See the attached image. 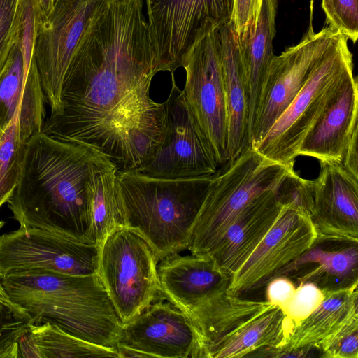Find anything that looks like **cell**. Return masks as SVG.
<instances>
[{
  "instance_id": "1",
  "label": "cell",
  "mask_w": 358,
  "mask_h": 358,
  "mask_svg": "<svg viewBox=\"0 0 358 358\" xmlns=\"http://www.w3.org/2000/svg\"><path fill=\"white\" fill-rule=\"evenodd\" d=\"M161 71L143 0H102L66 71L62 108L42 131L106 157L117 171H138L162 142L164 103L150 96Z\"/></svg>"
},
{
  "instance_id": "2",
  "label": "cell",
  "mask_w": 358,
  "mask_h": 358,
  "mask_svg": "<svg viewBox=\"0 0 358 358\" xmlns=\"http://www.w3.org/2000/svg\"><path fill=\"white\" fill-rule=\"evenodd\" d=\"M98 152L42 131L31 136L24 144L17 184L7 201L20 227L92 243L87 182L90 162Z\"/></svg>"
},
{
  "instance_id": "3",
  "label": "cell",
  "mask_w": 358,
  "mask_h": 358,
  "mask_svg": "<svg viewBox=\"0 0 358 358\" xmlns=\"http://www.w3.org/2000/svg\"><path fill=\"white\" fill-rule=\"evenodd\" d=\"M1 282L30 323L48 322L90 342L115 348L123 323L97 273L28 271L8 274Z\"/></svg>"
},
{
  "instance_id": "4",
  "label": "cell",
  "mask_w": 358,
  "mask_h": 358,
  "mask_svg": "<svg viewBox=\"0 0 358 358\" xmlns=\"http://www.w3.org/2000/svg\"><path fill=\"white\" fill-rule=\"evenodd\" d=\"M213 176L169 179L117 171L124 226L141 234L159 260L187 250Z\"/></svg>"
},
{
  "instance_id": "5",
  "label": "cell",
  "mask_w": 358,
  "mask_h": 358,
  "mask_svg": "<svg viewBox=\"0 0 358 358\" xmlns=\"http://www.w3.org/2000/svg\"><path fill=\"white\" fill-rule=\"evenodd\" d=\"M292 170L266 160L252 146L220 166L194 222L187 250L208 255L239 212L259 194L275 190Z\"/></svg>"
},
{
  "instance_id": "6",
  "label": "cell",
  "mask_w": 358,
  "mask_h": 358,
  "mask_svg": "<svg viewBox=\"0 0 358 358\" xmlns=\"http://www.w3.org/2000/svg\"><path fill=\"white\" fill-rule=\"evenodd\" d=\"M341 34L263 138L252 147L264 159L294 169L299 148L336 93L353 76V59Z\"/></svg>"
},
{
  "instance_id": "7",
  "label": "cell",
  "mask_w": 358,
  "mask_h": 358,
  "mask_svg": "<svg viewBox=\"0 0 358 358\" xmlns=\"http://www.w3.org/2000/svg\"><path fill=\"white\" fill-rule=\"evenodd\" d=\"M159 261L146 239L126 226L99 245L97 274L123 324L161 299Z\"/></svg>"
},
{
  "instance_id": "8",
  "label": "cell",
  "mask_w": 358,
  "mask_h": 358,
  "mask_svg": "<svg viewBox=\"0 0 358 358\" xmlns=\"http://www.w3.org/2000/svg\"><path fill=\"white\" fill-rule=\"evenodd\" d=\"M161 71L174 72L203 35L231 22L234 0H145Z\"/></svg>"
},
{
  "instance_id": "9",
  "label": "cell",
  "mask_w": 358,
  "mask_h": 358,
  "mask_svg": "<svg viewBox=\"0 0 358 358\" xmlns=\"http://www.w3.org/2000/svg\"><path fill=\"white\" fill-rule=\"evenodd\" d=\"M171 89L163 103L165 131L162 142L136 171L162 178L213 176L220 167L215 152L192 113L174 72Z\"/></svg>"
},
{
  "instance_id": "10",
  "label": "cell",
  "mask_w": 358,
  "mask_h": 358,
  "mask_svg": "<svg viewBox=\"0 0 358 358\" xmlns=\"http://www.w3.org/2000/svg\"><path fill=\"white\" fill-rule=\"evenodd\" d=\"M185 101L222 166L229 161L219 28L203 35L184 57Z\"/></svg>"
},
{
  "instance_id": "11",
  "label": "cell",
  "mask_w": 358,
  "mask_h": 358,
  "mask_svg": "<svg viewBox=\"0 0 358 358\" xmlns=\"http://www.w3.org/2000/svg\"><path fill=\"white\" fill-rule=\"evenodd\" d=\"M340 34L329 25L315 32L310 18L308 30L301 41L280 55H274L262 85L250 129V146L266 134Z\"/></svg>"
},
{
  "instance_id": "12",
  "label": "cell",
  "mask_w": 358,
  "mask_h": 358,
  "mask_svg": "<svg viewBox=\"0 0 358 358\" xmlns=\"http://www.w3.org/2000/svg\"><path fill=\"white\" fill-rule=\"evenodd\" d=\"M102 0H55L50 13L41 14L34 58L50 115L59 113L66 71L80 39Z\"/></svg>"
},
{
  "instance_id": "13",
  "label": "cell",
  "mask_w": 358,
  "mask_h": 358,
  "mask_svg": "<svg viewBox=\"0 0 358 358\" xmlns=\"http://www.w3.org/2000/svg\"><path fill=\"white\" fill-rule=\"evenodd\" d=\"M99 246L51 231L20 227L0 236V271H48L68 275L97 273Z\"/></svg>"
},
{
  "instance_id": "14",
  "label": "cell",
  "mask_w": 358,
  "mask_h": 358,
  "mask_svg": "<svg viewBox=\"0 0 358 358\" xmlns=\"http://www.w3.org/2000/svg\"><path fill=\"white\" fill-rule=\"evenodd\" d=\"M317 242L309 213L298 206L283 204L262 241L232 275L227 293L239 296L260 287Z\"/></svg>"
},
{
  "instance_id": "15",
  "label": "cell",
  "mask_w": 358,
  "mask_h": 358,
  "mask_svg": "<svg viewBox=\"0 0 358 358\" xmlns=\"http://www.w3.org/2000/svg\"><path fill=\"white\" fill-rule=\"evenodd\" d=\"M117 343L145 357L202 358L199 336L189 317L162 299L124 323Z\"/></svg>"
},
{
  "instance_id": "16",
  "label": "cell",
  "mask_w": 358,
  "mask_h": 358,
  "mask_svg": "<svg viewBox=\"0 0 358 358\" xmlns=\"http://www.w3.org/2000/svg\"><path fill=\"white\" fill-rule=\"evenodd\" d=\"M310 217L317 242L358 243V177L340 162H320Z\"/></svg>"
},
{
  "instance_id": "17",
  "label": "cell",
  "mask_w": 358,
  "mask_h": 358,
  "mask_svg": "<svg viewBox=\"0 0 358 358\" xmlns=\"http://www.w3.org/2000/svg\"><path fill=\"white\" fill-rule=\"evenodd\" d=\"M45 99L34 63L24 76V63L19 44L14 41L0 71V132L18 116V132L26 143L43 130Z\"/></svg>"
},
{
  "instance_id": "18",
  "label": "cell",
  "mask_w": 358,
  "mask_h": 358,
  "mask_svg": "<svg viewBox=\"0 0 358 358\" xmlns=\"http://www.w3.org/2000/svg\"><path fill=\"white\" fill-rule=\"evenodd\" d=\"M157 273L161 299L184 313L210 296L227 292L232 277L208 255L180 252L160 259Z\"/></svg>"
},
{
  "instance_id": "19",
  "label": "cell",
  "mask_w": 358,
  "mask_h": 358,
  "mask_svg": "<svg viewBox=\"0 0 358 358\" xmlns=\"http://www.w3.org/2000/svg\"><path fill=\"white\" fill-rule=\"evenodd\" d=\"M358 132V85L354 75L342 85L334 99L304 138L298 155L322 162L341 163L352 136Z\"/></svg>"
},
{
  "instance_id": "20",
  "label": "cell",
  "mask_w": 358,
  "mask_h": 358,
  "mask_svg": "<svg viewBox=\"0 0 358 358\" xmlns=\"http://www.w3.org/2000/svg\"><path fill=\"white\" fill-rule=\"evenodd\" d=\"M282 206L275 190L255 197L236 216L208 256L233 275L271 228Z\"/></svg>"
},
{
  "instance_id": "21",
  "label": "cell",
  "mask_w": 358,
  "mask_h": 358,
  "mask_svg": "<svg viewBox=\"0 0 358 358\" xmlns=\"http://www.w3.org/2000/svg\"><path fill=\"white\" fill-rule=\"evenodd\" d=\"M227 124L229 161L248 146L249 101L239 38L231 23L219 28Z\"/></svg>"
},
{
  "instance_id": "22",
  "label": "cell",
  "mask_w": 358,
  "mask_h": 358,
  "mask_svg": "<svg viewBox=\"0 0 358 358\" xmlns=\"http://www.w3.org/2000/svg\"><path fill=\"white\" fill-rule=\"evenodd\" d=\"M357 287L358 282L345 287L324 289L321 304L294 327L287 343L279 350L311 346L322 353L339 334L358 323Z\"/></svg>"
},
{
  "instance_id": "23",
  "label": "cell",
  "mask_w": 358,
  "mask_h": 358,
  "mask_svg": "<svg viewBox=\"0 0 358 358\" xmlns=\"http://www.w3.org/2000/svg\"><path fill=\"white\" fill-rule=\"evenodd\" d=\"M273 308L266 301L244 299L224 292L200 302L185 313L197 331L201 357L207 358L211 348L227 334L256 315Z\"/></svg>"
},
{
  "instance_id": "24",
  "label": "cell",
  "mask_w": 358,
  "mask_h": 358,
  "mask_svg": "<svg viewBox=\"0 0 358 358\" xmlns=\"http://www.w3.org/2000/svg\"><path fill=\"white\" fill-rule=\"evenodd\" d=\"M294 324L279 308L260 313L234 329L209 350L207 358L249 357L265 348L280 349L287 343Z\"/></svg>"
},
{
  "instance_id": "25",
  "label": "cell",
  "mask_w": 358,
  "mask_h": 358,
  "mask_svg": "<svg viewBox=\"0 0 358 358\" xmlns=\"http://www.w3.org/2000/svg\"><path fill=\"white\" fill-rule=\"evenodd\" d=\"M277 0H263L254 27L239 39L249 101V133L260 90L274 57Z\"/></svg>"
},
{
  "instance_id": "26",
  "label": "cell",
  "mask_w": 358,
  "mask_h": 358,
  "mask_svg": "<svg viewBox=\"0 0 358 358\" xmlns=\"http://www.w3.org/2000/svg\"><path fill=\"white\" fill-rule=\"evenodd\" d=\"M309 264L314 266L298 277L299 282H310L322 289L348 287L358 282L357 243H348L347 246L331 250L315 245L275 273L271 279L286 276Z\"/></svg>"
},
{
  "instance_id": "27",
  "label": "cell",
  "mask_w": 358,
  "mask_h": 358,
  "mask_svg": "<svg viewBox=\"0 0 358 358\" xmlns=\"http://www.w3.org/2000/svg\"><path fill=\"white\" fill-rule=\"evenodd\" d=\"M115 166L98 152L91 160L87 185L91 216V242L99 245L118 227L124 226Z\"/></svg>"
},
{
  "instance_id": "28",
  "label": "cell",
  "mask_w": 358,
  "mask_h": 358,
  "mask_svg": "<svg viewBox=\"0 0 358 358\" xmlns=\"http://www.w3.org/2000/svg\"><path fill=\"white\" fill-rule=\"evenodd\" d=\"M19 349L20 358H119L115 348L90 342L48 322L29 323L19 341Z\"/></svg>"
},
{
  "instance_id": "29",
  "label": "cell",
  "mask_w": 358,
  "mask_h": 358,
  "mask_svg": "<svg viewBox=\"0 0 358 358\" xmlns=\"http://www.w3.org/2000/svg\"><path fill=\"white\" fill-rule=\"evenodd\" d=\"M24 144L20 138L17 116L0 134V208L7 203L17 184Z\"/></svg>"
},
{
  "instance_id": "30",
  "label": "cell",
  "mask_w": 358,
  "mask_h": 358,
  "mask_svg": "<svg viewBox=\"0 0 358 358\" xmlns=\"http://www.w3.org/2000/svg\"><path fill=\"white\" fill-rule=\"evenodd\" d=\"M29 323L30 317L0 303V358H20L19 341Z\"/></svg>"
},
{
  "instance_id": "31",
  "label": "cell",
  "mask_w": 358,
  "mask_h": 358,
  "mask_svg": "<svg viewBox=\"0 0 358 358\" xmlns=\"http://www.w3.org/2000/svg\"><path fill=\"white\" fill-rule=\"evenodd\" d=\"M326 24L355 43L358 38V0H322Z\"/></svg>"
},
{
  "instance_id": "32",
  "label": "cell",
  "mask_w": 358,
  "mask_h": 358,
  "mask_svg": "<svg viewBox=\"0 0 358 358\" xmlns=\"http://www.w3.org/2000/svg\"><path fill=\"white\" fill-rule=\"evenodd\" d=\"M275 193L282 205L290 203L298 206L306 210L310 215L314 197V180L303 178L292 170L280 182Z\"/></svg>"
},
{
  "instance_id": "33",
  "label": "cell",
  "mask_w": 358,
  "mask_h": 358,
  "mask_svg": "<svg viewBox=\"0 0 358 358\" xmlns=\"http://www.w3.org/2000/svg\"><path fill=\"white\" fill-rule=\"evenodd\" d=\"M324 299V289L310 282H300L292 300L282 312L295 327L307 318Z\"/></svg>"
},
{
  "instance_id": "34",
  "label": "cell",
  "mask_w": 358,
  "mask_h": 358,
  "mask_svg": "<svg viewBox=\"0 0 358 358\" xmlns=\"http://www.w3.org/2000/svg\"><path fill=\"white\" fill-rule=\"evenodd\" d=\"M20 0H0V71L11 46Z\"/></svg>"
},
{
  "instance_id": "35",
  "label": "cell",
  "mask_w": 358,
  "mask_h": 358,
  "mask_svg": "<svg viewBox=\"0 0 358 358\" xmlns=\"http://www.w3.org/2000/svg\"><path fill=\"white\" fill-rule=\"evenodd\" d=\"M325 358H358V323L338 334L321 353Z\"/></svg>"
},
{
  "instance_id": "36",
  "label": "cell",
  "mask_w": 358,
  "mask_h": 358,
  "mask_svg": "<svg viewBox=\"0 0 358 358\" xmlns=\"http://www.w3.org/2000/svg\"><path fill=\"white\" fill-rule=\"evenodd\" d=\"M263 0H234L231 24L239 39L255 26Z\"/></svg>"
},
{
  "instance_id": "37",
  "label": "cell",
  "mask_w": 358,
  "mask_h": 358,
  "mask_svg": "<svg viewBox=\"0 0 358 358\" xmlns=\"http://www.w3.org/2000/svg\"><path fill=\"white\" fill-rule=\"evenodd\" d=\"M296 287L286 276L272 278L267 282L266 301L283 310L294 295Z\"/></svg>"
},
{
  "instance_id": "38",
  "label": "cell",
  "mask_w": 358,
  "mask_h": 358,
  "mask_svg": "<svg viewBox=\"0 0 358 358\" xmlns=\"http://www.w3.org/2000/svg\"><path fill=\"white\" fill-rule=\"evenodd\" d=\"M357 134L351 138L345 150L342 165L352 175L358 177Z\"/></svg>"
},
{
  "instance_id": "39",
  "label": "cell",
  "mask_w": 358,
  "mask_h": 358,
  "mask_svg": "<svg viewBox=\"0 0 358 358\" xmlns=\"http://www.w3.org/2000/svg\"><path fill=\"white\" fill-rule=\"evenodd\" d=\"M43 13L47 15L52 10L55 0H38Z\"/></svg>"
},
{
  "instance_id": "40",
  "label": "cell",
  "mask_w": 358,
  "mask_h": 358,
  "mask_svg": "<svg viewBox=\"0 0 358 358\" xmlns=\"http://www.w3.org/2000/svg\"><path fill=\"white\" fill-rule=\"evenodd\" d=\"M4 224H5V222L3 220H0V231L3 227Z\"/></svg>"
},
{
  "instance_id": "41",
  "label": "cell",
  "mask_w": 358,
  "mask_h": 358,
  "mask_svg": "<svg viewBox=\"0 0 358 358\" xmlns=\"http://www.w3.org/2000/svg\"><path fill=\"white\" fill-rule=\"evenodd\" d=\"M0 134H1V132H0Z\"/></svg>"
}]
</instances>
